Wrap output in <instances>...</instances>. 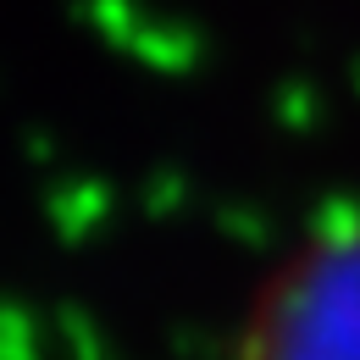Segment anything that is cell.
Instances as JSON below:
<instances>
[{"instance_id":"1","label":"cell","mask_w":360,"mask_h":360,"mask_svg":"<svg viewBox=\"0 0 360 360\" xmlns=\"http://www.w3.org/2000/svg\"><path fill=\"white\" fill-rule=\"evenodd\" d=\"M238 360H360V227L311 244L261 288Z\"/></svg>"}]
</instances>
